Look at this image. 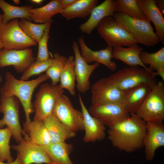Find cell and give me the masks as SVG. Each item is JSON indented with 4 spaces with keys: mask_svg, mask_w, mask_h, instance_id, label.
Instances as JSON below:
<instances>
[{
    "mask_svg": "<svg viewBox=\"0 0 164 164\" xmlns=\"http://www.w3.org/2000/svg\"><path fill=\"white\" fill-rule=\"evenodd\" d=\"M146 122L135 113L109 127L108 138L120 150L133 152L143 146Z\"/></svg>",
    "mask_w": 164,
    "mask_h": 164,
    "instance_id": "obj_1",
    "label": "cell"
},
{
    "mask_svg": "<svg viewBox=\"0 0 164 164\" xmlns=\"http://www.w3.org/2000/svg\"><path fill=\"white\" fill-rule=\"evenodd\" d=\"M49 79L45 73L41 74L34 79L22 80L17 79L9 72H7L5 73V82L0 89L1 96H14L21 103L26 118L23 129L26 133L28 126L31 121L30 115L35 112L32 102L34 91L39 84Z\"/></svg>",
    "mask_w": 164,
    "mask_h": 164,
    "instance_id": "obj_2",
    "label": "cell"
},
{
    "mask_svg": "<svg viewBox=\"0 0 164 164\" xmlns=\"http://www.w3.org/2000/svg\"><path fill=\"white\" fill-rule=\"evenodd\" d=\"M113 17L117 23L127 31L138 43L153 46L160 42L148 20L132 18L122 12H116Z\"/></svg>",
    "mask_w": 164,
    "mask_h": 164,
    "instance_id": "obj_3",
    "label": "cell"
},
{
    "mask_svg": "<svg viewBox=\"0 0 164 164\" xmlns=\"http://www.w3.org/2000/svg\"><path fill=\"white\" fill-rule=\"evenodd\" d=\"M155 72L138 66L125 67L109 77L121 91L125 92L142 84H146L153 87L157 84Z\"/></svg>",
    "mask_w": 164,
    "mask_h": 164,
    "instance_id": "obj_4",
    "label": "cell"
},
{
    "mask_svg": "<svg viewBox=\"0 0 164 164\" xmlns=\"http://www.w3.org/2000/svg\"><path fill=\"white\" fill-rule=\"evenodd\" d=\"M146 122H162L164 119V83L157 82L135 113Z\"/></svg>",
    "mask_w": 164,
    "mask_h": 164,
    "instance_id": "obj_5",
    "label": "cell"
},
{
    "mask_svg": "<svg viewBox=\"0 0 164 164\" xmlns=\"http://www.w3.org/2000/svg\"><path fill=\"white\" fill-rule=\"evenodd\" d=\"M19 101L14 96L0 98V112L3 117L0 119V128L6 125L12 131V136L18 143L24 139L29 140V136L22 128L19 119Z\"/></svg>",
    "mask_w": 164,
    "mask_h": 164,
    "instance_id": "obj_6",
    "label": "cell"
},
{
    "mask_svg": "<svg viewBox=\"0 0 164 164\" xmlns=\"http://www.w3.org/2000/svg\"><path fill=\"white\" fill-rule=\"evenodd\" d=\"M64 92V89L59 85L45 83L41 85L33 104L35 112L33 120L42 121L52 113L57 101Z\"/></svg>",
    "mask_w": 164,
    "mask_h": 164,
    "instance_id": "obj_7",
    "label": "cell"
},
{
    "mask_svg": "<svg viewBox=\"0 0 164 164\" xmlns=\"http://www.w3.org/2000/svg\"><path fill=\"white\" fill-rule=\"evenodd\" d=\"M96 28L98 34L108 46L113 48L123 46L129 47L138 44L127 31L117 23L113 17L103 19Z\"/></svg>",
    "mask_w": 164,
    "mask_h": 164,
    "instance_id": "obj_8",
    "label": "cell"
},
{
    "mask_svg": "<svg viewBox=\"0 0 164 164\" xmlns=\"http://www.w3.org/2000/svg\"><path fill=\"white\" fill-rule=\"evenodd\" d=\"M17 19L0 26V39L4 48L22 50L36 46L37 43L28 37L19 27Z\"/></svg>",
    "mask_w": 164,
    "mask_h": 164,
    "instance_id": "obj_9",
    "label": "cell"
},
{
    "mask_svg": "<svg viewBox=\"0 0 164 164\" xmlns=\"http://www.w3.org/2000/svg\"><path fill=\"white\" fill-rule=\"evenodd\" d=\"M53 113L60 121L73 131L84 130L82 112L75 108L69 98L64 94L57 101Z\"/></svg>",
    "mask_w": 164,
    "mask_h": 164,
    "instance_id": "obj_10",
    "label": "cell"
},
{
    "mask_svg": "<svg viewBox=\"0 0 164 164\" xmlns=\"http://www.w3.org/2000/svg\"><path fill=\"white\" fill-rule=\"evenodd\" d=\"M91 104L107 103L121 104L125 92L120 90L109 77H104L91 87Z\"/></svg>",
    "mask_w": 164,
    "mask_h": 164,
    "instance_id": "obj_11",
    "label": "cell"
},
{
    "mask_svg": "<svg viewBox=\"0 0 164 164\" xmlns=\"http://www.w3.org/2000/svg\"><path fill=\"white\" fill-rule=\"evenodd\" d=\"M88 111L92 116L108 127L130 115L121 104L116 103L91 104Z\"/></svg>",
    "mask_w": 164,
    "mask_h": 164,
    "instance_id": "obj_12",
    "label": "cell"
},
{
    "mask_svg": "<svg viewBox=\"0 0 164 164\" xmlns=\"http://www.w3.org/2000/svg\"><path fill=\"white\" fill-rule=\"evenodd\" d=\"M36 60L30 48L22 50L3 48L0 50V67L12 66L18 73H23Z\"/></svg>",
    "mask_w": 164,
    "mask_h": 164,
    "instance_id": "obj_13",
    "label": "cell"
},
{
    "mask_svg": "<svg viewBox=\"0 0 164 164\" xmlns=\"http://www.w3.org/2000/svg\"><path fill=\"white\" fill-rule=\"evenodd\" d=\"M72 47L74 54V70L77 88L79 92L84 93L90 88L91 75L100 63H95L91 65L87 63L82 56L76 42H73Z\"/></svg>",
    "mask_w": 164,
    "mask_h": 164,
    "instance_id": "obj_14",
    "label": "cell"
},
{
    "mask_svg": "<svg viewBox=\"0 0 164 164\" xmlns=\"http://www.w3.org/2000/svg\"><path fill=\"white\" fill-rule=\"evenodd\" d=\"M143 146L145 147V158L147 161L154 158L155 151L164 146V125L162 122H146Z\"/></svg>",
    "mask_w": 164,
    "mask_h": 164,
    "instance_id": "obj_15",
    "label": "cell"
},
{
    "mask_svg": "<svg viewBox=\"0 0 164 164\" xmlns=\"http://www.w3.org/2000/svg\"><path fill=\"white\" fill-rule=\"evenodd\" d=\"M23 164H42L51 162L48 155L40 145L24 139L12 146Z\"/></svg>",
    "mask_w": 164,
    "mask_h": 164,
    "instance_id": "obj_16",
    "label": "cell"
},
{
    "mask_svg": "<svg viewBox=\"0 0 164 164\" xmlns=\"http://www.w3.org/2000/svg\"><path fill=\"white\" fill-rule=\"evenodd\" d=\"M78 100L84 118L85 134L83 138V141L87 143L103 139L105 136V126L90 114L79 94Z\"/></svg>",
    "mask_w": 164,
    "mask_h": 164,
    "instance_id": "obj_17",
    "label": "cell"
},
{
    "mask_svg": "<svg viewBox=\"0 0 164 164\" xmlns=\"http://www.w3.org/2000/svg\"><path fill=\"white\" fill-rule=\"evenodd\" d=\"M78 42L81 50V55L87 63L93 62L101 63L111 71L115 70L117 64L111 60L113 47L108 46L102 50H93L86 45L83 36L78 38Z\"/></svg>",
    "mask_w": 164,
    "mask_h": 164,
    "instance_id": "obj_18",
    "label": "cell"
},
{
    "mask_svg": "<svg viewBox=\"0 0 164 164\" xmlns=\"http://www.w3.org/2000/svg\"><path fill=\"white\" fill-rule=\"evenodd\" d=\"M114 8L115 0L104 1L93 9L88 19L79 26V29L84 33L90 34L103 19L109 16L113 17Z\"/></svg>",
    "mask_w": 164,
    "mask_h": 164,
    "instance_id": "obj_19",
    "label": "cell"
},
{
    "mask_svg": "<svg viewBox=\"0 0 164 164\" xmlns=\"http://www.w3.org/2000/svg\"><path fill=\"white\" fill-rule=\"evenodd\" d=\"M42 122L48 132L51 143L65 142L76 135V132L62 123L53 113Z\"/></svg>",
    "mask_w": 164,
    "mask_h": 164,
    "instance_id": "obj_20",
    "label": "cell"
},
{
    "mask_svg": "<svg viewBox=\"0 0 164 164\" xmlns=\"http://www.w3.org/2000/svg\"><path fill=\"white\" fill-rule=\"evenodd\" d=\"M152 88L150 85L145 84L125 92L121 104L129 113H135Z\"/></svg>",
    "mask_w": 164,
    "mask_h": 164,
    "instance_id": "obj_21",
    "label": "cell"
},
{
    "mask_svg": "<svg viewBox=\"0 0 164 164\" xmlns=\"http://www.w3.org/2000/svg\"><path fill=\"white\" fill-rule=\"evenodd\" d=\"M139 6L147 19L153 24L160 41L164 42V19L156 5L155 0H137Z\"/></svg>",
    "mask_w": 164,
    "mask_h": 164,
    "instance_id": "obj_22",
    "label": "cell"
},
{
    "mask_svg": "<svg viewBox=\"0 0 164 164\" xmlns=\"http://www.w3.org/2000/svg\"><path fill=\"white\" fill-rule=\"evenodd\" d=\"M143 50V48L138 44L127 48L116 47L113 48L112 57L123 61L129 67L139 66L146 70H152L145 65L141 60L140 54Z\"/></svg>",
    "mask_w": 164,
    "mask_h": 164,
    "instance_id": "obj_23",
    "label": "cell"
},
{
    "mask_svg": "<svg viewBox=\"0 0 164 164\" xmlns=\"http://www.w3.org/2000/svg\"><path fill=\"white\" fill-rule=\"evenodd\" d=\"M60 0H52L45 5L30 10L31 21L37 24H45L52 22V18L63 10Z\"/></svg>",
    "mask_w": 164,
    "mask_h": 164,
    "instance_id": "obj_24",
    "label": "cell"
},
{
    "mask_svg": "<svg viewBox=\"0 0 164 164\" xmlns=\"http://www.w3.org/2000/svg\"><path fill=\"white\" fill-rule=\"evenodd\" d=\"M46 152L52 162L57 164H74L69 155L72 151L73 146L65 142L50 143L41 146Z\"/></svg>",
    "mask_w": 164,
    "mask_h": 164,
    "instance_id": "obj_25",
    "label": "cell"
},
{
    "mask_svg": "<svg viewBox=\"0 0 164 164\" xmlns=\"http://www.w3.org/2000/svg\"><path fill=\"white\" fill-rule=\"evenodd\" d=\"M99 2L98 0H77L72 5L63 9L60 14L67 20L84 18L90 15Z\"/></svg>",
    "mask_w": 164,
    "mask_h": 164,
    "instance_id": "obj_26",
    "label": "cell"
},
{
    "mask_svg": "<svg viewBox=\"0 0 164 164\" xmlns=\"http://www.w3.org/2000/svg\"><path fill=\"white\" fill-rule=\"evenodd\" d=\"M0 8L2 10V23L5 24L12 19L17 18L26 19L31 21L30 10L31 5L17 6L8 3L4 0H0Z\"/></svg>",
    "mask_w": 164,
    "mask_h": 164,
    "instance_id": "obj_27",
    "label": "cell"
},
{
    "mask_svg": "<svg viewBox=\"0 0 164 164\" xmlns=\"http://www.w3.org/2000/svg\"><path fill=\"white\" fill-rule=\"evenodd\" d=\"M74 57L70 55L67 58L61 73L60 81V87L66 89L72 95L76 94V77L74 70Z\"/></svg>",
    "mask_w": 164,
    "mask_h": 164,
    "instance_id": "obj_28",
    "label": "cell"
},
{
    "mask_svg": "<svg viewBox=\"0 0 164 164\" xmlns=\"http://www.w3.org/2000/svg\"><path fill=\"white\" fill-rule=\"evenodd\" d=\"M29 140L38 145L42 146L51 143L50 138L42 121L33 120L28 126L26 131Z\"/></svg>",
    "mask_w": 164,
    "mask_h": 164,
    "instance_id": "obj_29",
    "label": "cell"
},
{
    "mask_svg": "<svg viewBox=\"0 0 164 164\" xmlns=\"http://www.w3.org/2000/svg\"><path fill=\"white\" fill-rule=\"evenodd\" d=\"M140 57L142 63L146 66L149 65L152 70H156L157 75L159 76L164 80V47L157 51L151 53L142 51Z\"/></svg>",
    "mask_w": 164,
    "mask_h": 164,
    "instance_id": "obj_30",
    "label": "cell"
},
{
    "mask_svg": "<svg viewBox=\"0 0 164 164\" xmlns=\"http://www.w3.org/2000/svg\"><path fill=\"white\" fill-rule=\"evenodd\" d=\"M114 12L124 13L132 18L148 20L142 11L137 0H115Z\"/></svg>",
    "mask_w": 164,
    "mask_h": 164,
    "instance_id": "obj_31",
    "label": "cell"
},
{
    "mask_svg": "<svg viewBox=\"0 0 164 164\" xmlns=\"http://www.w3.org/2000/svg\"><path fill=\"white\" fill-rule=\"evenodd\" d=\"M49 23L45 24L33 23L24 19H21L18 22L19 26L23 32L37 43H38L42 38Z\"/></svg>",
    "mask_w": 164,
    "mask_h": 164,
    "instance_id": "obj_32",
    "label": "cell"
},
{
    "mask_svg": "<svg viewBox=\"0 0 164 164\" xmlns=\"http://www.w3.org/2000/svg\"><path fill=\"white\" fill-rule=\"evenodd\" d=\"M67 58L57 52L53 54L52 63L46 71V74L51 80V84L57 85L59 82L61 73Z\"/></svg>",
    "mask_w": 164,
    "mask_h": 164,
    "instance_id": "obj_33",
    "label": "cell"
},
{
    "mask_svg": "<svg viewBox=\"0 0 164 164\" xmlns=\"http://www.w3.org/2000/svg\"><path fill=\"white\" fill-rule=\"evenodd\" d=\"M12 136V131L8 127L0 128V160L2 162L11 163L14 161L10 152L12 146L9 145Z\"/></svg>",
    "mask_w": 164,
    "mask_h": 164,
    "instance_id": "obj_34",
    "label": "cell"
},
{
    "mask_svg": "<svg viewBox=\"0 0 164 164\" xmlns=\"http://www.w3.org/2000/svg\"><path fill=\"white\" fill-rule=\"evenodd\" d=\"M53 61V58L51 57L46 60H36L22 73L20 80H27L32 76L46 71L52 64Z\"/></svg>",
    "mask_w": 164,
    "mask_h": 164,
    "instance_id": "obj_35",
    "label": "cell"
},
{
    "mask_svg": "<svg viewBox=\"0 0 164 164\" xmlns=\"http://www.w3.org/2000/svg\"><path fill=\"white\" fill-rule=\"evenodd\" d=\"M52 22L48 23L42 38L38 43V50L36 60H46L50 58L48 49V42L50 38L49 33Z\"/></svg>",
    "mask_w": 164,
    "mask_h": 164,
    "instance_id": "obj_36",
    "label": "cell"
},
{
    "mask_svg": "<svg viewBox=\"0 0 164 164\" xmlns=\"http://www.w3.org/2000/svg\"><path fill=\"white\" fill-rule=\"evenodd\" d=\"M77 0H60L61 5L63 9H65L70 6Z\"/></svg>",
    "mask_w": 164,
    "mask_h": 164,
    "instance_id": "obj_37",
    "label": "cell"
},
{
    "mask_svg": "<svg viewBox=\"0 0 164 164\" xmlns=\"http://www.w3.org/2000/svg\"><path fill=\"white\" fill-rule=\"evenodd\" d=\"M155 2L156 6L163 15L164 13V0H155Z\"/></svg>",
    "mask_w": 164,
    "mask_h": 164,
    "instance_id": "obj_38",
    "label": "cell"
},
{
    "mask_svg": "<svg viewBox=\"0 0 164 164\" xmlns=\"http://www.w3.org/2000/svg\"><path fill=\"white\" fill-rule=\"evenodd\" d=\"M0 164H23L21 161L18 155L17 154V155L16 159L14 161L11 163H4V162H2L0 160Z\"/></svg>",
    "mask_w": 164,
    "mask_h": 164,
    "instance_id": "obj_39",
    "label": "cell"
},
{
    "mask_svg": "<svg viewBox=\"0 0 164 164\" xmlns=\"http://www.w3.org/2000/svg\"><path fill=\"white\" fill-rule=\"evenodd\" d=\"M30 1L34 3L40 4L43 1L42 0H31Z\"/></svg>",
    "mask_w": 164,
    "mask_h": 164,
    "instance_id": "obj_40",
    "label": "cell"
},
{
    "mask_svg": "<svg viewBox=\"0 0 164 164\" xmlns=\"http://www.w3.org/2000/svg\"><path fill=\"white\" fill-rule=\"evenodd\" d=\"M3 48H4V47L3 43L0 39V50Z\"/></svg>",
    "mask_w": 164,
    "mask_h": 164,
    "instance_id": "obj_41",
    "label": "cell"
},
{
    "mask_svg": "<svg viewBox=\"0 0 164 164\" xmlns=\"http://www.w3.org/2000/svg\"><path fill=\"white\" fill-rule=\"evenodd\" d=\"M2 24V15L0 14V26Z\"/></svg>",
    "mask_w": 164,
    "mask_h": 164,
    "instance_id": "obj_42",
    "label": "cell"
},
{
    "mask_svg": "<svg viewBox=\"0 0 164 164\" xmlns=\"http://www.w3.org/2000/svg\"><path fill=\"white\" fill-rule=\"evenodd\" d=\"M13 2L16 4H19L20 1L19 0H14L13 1Z\"/></svg>",
    "mask_w": 164,
    "mask_h": 164,
    "instance_id": "obj_43",
    "label": "cell"
},
{
    "mask_svg": "<svg viewBox=\"0 0 164 164\" xmlns=\"http://www.w3.org/2000/svg\"><path fill=\"white\" fill-rule=\"evenodd\" d=\"M56 164V163H54V162H51L49 163H45V164Z\"/></svg>",
    "mask_w": 164,
    "mask_h": 164,
    "instance_id": "obj_44",
    "label": "cell"
},
{
    "mask_svg": "<svg viewBox=\"0 0 164 164\" xmlns=\"http://www.w3.org/2000/svg\"><path fill=\"white\" fill-rule=\"evenodd\" d=\"M2 78H1V77H0V83H1V82L2 81Z\"/></svg>",
    "mask_w": 164,
    "mask_h": 164,
    "instance_id": "obj_45",
    "label": "cell"
}]
</instances>
